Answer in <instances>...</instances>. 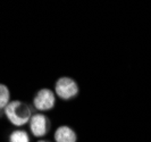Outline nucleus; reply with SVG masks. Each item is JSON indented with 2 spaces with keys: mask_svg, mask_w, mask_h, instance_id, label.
I'll return each mask as SVG.
<instances>
[{
  "mask_svg": "<svg viewBox=\"0 0 151 142\" xmlns=\"http://www.w3.org/2000/svg\"><path fill=\"white\" fill-rule=\"evenodd\" d=\"M77 84L68 77H61L56 83V93L61 99H70L77 94Z\"/></svg>",
  "mask_w": 151,
  "mask_h": 142,
  "instance_id": "obj_2",
  "label": "nucleus"
},
{
  "mask_svg": "<svg viewBox=\"0 0 151 142\" xmlns=\"http://www.w3.org/2000/svg\"><path fill=\"white\" fill-rule=\"evenodd\" d=\"M30 127L33 135L35 136H43L47 134L49 128V122L45 115L37 114L30 120Z\"/></svg>",
  "mask_w": 151,
  "mask_h": 142,
  "instance_id": "obj_4",
  "label": "nucleus"
},
{
  "mask_svg": "<svg viewBox=\"0 0 151 142\" xmlns=\"http://www.w3.org/2000/svg\"><path fill=\"white\" fill-rule=\"evenodd\" d=\"M10 142H30L29 135L25 131H15L13 132L10 138H9Z\"/></svg>",
  "mask_w": 151,
  "mask_h": 142,
  "instance_id": "obj_7",
  "label": "nucleus"
},
{
  "mask_svg": "<svg viewBox=\"0 0 151 142\" xmlns=\"http://www.w3.org/2000/svg\"><path fill=\"white\" fill-rule=\"evenodd\" d=\"M56 142H76L75 132L67 126L59 127L55 133Z\"/></svg>",
  "mask_w": 151,
  "mask_h": 142,
  "instance_id": "obj_5",
  "label": "nucleus"
},
{
  "mask_svg": "<svg viewBox=\"0 0 151 142\" xmlns=\"http://www.w3.org/2000/svg\"><path fill=\"white\" fill-rule=\"evenodd\" d=\"M8 101H9V90L6 85L0 84V110L7 107Z\"/></svg>",
  "mask_w": 151,
  "mask_h": 142,
  "instance_id": "obj_6",
  "label": "nucleus"
},
{
  "mask_svg": "<svg viewBox=\"0 0 151 142\" xmlns=\"http://www.w3.org/2000/svg\"><path fill=\"white\" fill-rule=\"evenodd\" d=\"M39 142H47V141H39Z\"/></svg>",
  "mask_w": 151,
  "mask_h": 142,
  "instance_id": "obj_8",
  "label": "nucleus"
},
{
  "mask_svg": "<svg viewBox=\"0 0 151 142\" xmlns=\"http://www.w3.org/2000/svg\"><path fill=\"white\" fill-rule=\"evenodd\" d=\"M33 104L39 110H49L55 106V94L48 89L41 90L35 94Z\"/></svg>",
  "mask_w": 151,
  "mask_h": 142,
  "instance_id": "obj_3",
  "label": "nucleus"
},
{
  "mask_svg": "<svg viewBox=\"0 0 151 142\" xmlns=\"http://www.w3.org/2000/svg\"><path fill=\"white\" fill-rule=\"evenodd\" d=\"M5 112L8 120L17 126L26 124L31 118V108L26 104L21 101H13L8 104Z\"/></svg>",
  "mask_w": 151,
  "mask_h": 142,
  "instance_id": "obj_1",
  "label": "nucleus"
}]
</instances>
